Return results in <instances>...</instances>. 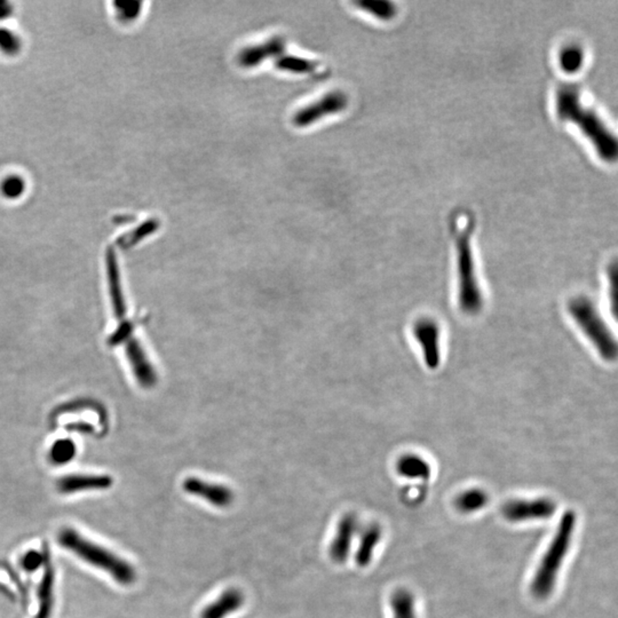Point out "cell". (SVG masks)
<instances>
[{
  "label": "cell",
  "mask_w": 618,
  "mask_h": 618,
  "mask_svg": "<svg viewBox=\"0 0 618 618\" xmlns=\"http://www.w3.org/2000/svg\"><path fill=\"white\" fill-rule=\"evenodd\" d=\"M76 449L74 443L69 440H60L52 446L49 458L54 464H65L74 458Z\"/></svg>",
  "instance_id": "obj_24"
},
{
  "label": "cell",
  "mask_w": 618,
  "mask_h": 618,
  "mask_svg": "<svg viewBox=\"0 0 618 618\" xmlns=\"http://www.w3.org/2000/svg\"><path fill=\"white\" fill-rule=\"evenodd\" d=\"M489 503V495L480 488L465 490L456 498V508L461 513L471 514L486 508Z\"/></svg>",
  "instance_id": "obj_18"
},
{
  "label": "cell",
  "mask_w": 618,
  "mask_h": 618,
  "mask_svg": "<svg viewBox=\"0 0 618 618\" xmlns=\"http://www.w3.org/2000/svg\"><path fill=\"white\" fill-rule=\"evenodd\" d=\"M503 515L510 522L548 520L557 512V504L552 499H513L503 506Z\"/></svg>",
  "instance_id": "obj_7"
},
{
  "label": "cell",
  "mask_w": 618,
  "mask_h": 618,
  "mask_svg": "<svg viewBox=\"0 0 618 618\" xmlns=\"http://www.w3.org/2000/svg\"><path fill=\"white\" fill-rule=\"evenodd\" d=\"M58 541L62 548L76 554L85 562L108 572L120 584L129 585L136 581V569L129 562L107 548L84 539L76 530L71 528L61 530Z\"/></svg>",
  "instance_id": "obj_5"
},
{
  "label": "cell",
  "mask_w": 618,
  "mask_h": 618,
  "mask_svg": "<svg viewBox=\"0 0 618 618\" xmlns=\"http://www.w3.org/2000/svg\"><path fill=\"white\" fill-rule=\"evenodd\" d=\"M284 51H285V39L281 36H275L271 39L266 40L265 43L242 49L238 54L237 61L243 68H253L269 58L273 56L278 58L283 54Z\"/></svg>",
  "instance_id": "obj_11"
},
{
  "label": "cell",
  "mask_w": 618,
  "mask_h": 618,
  "mask_svg": "<svg viewBox=\"0 0 618 618\" xmlns=\"http://www.w3.org/2000/svg\"><path fill=\"white\" fill-rule=\"evenodd\" d=\"M131 333H132V324L124 323L117 330L116 335H114V337L111 338V342H114L115 345L120 344V342H124L131 335Z\"/></svg>",
  "instance_id": "obj_31"
},
{
  "label": "cell",
  "mask_w": 618,
  "mask_h": 618,
  "mask_svg": "<svg viewBox=\"0 0 618 618\" xmlns=\"http://www.w3.org/2000/svg\"><path fill=\"white\" fill-rule=\"evenodd\" d=\"M1 193L7 198H18L25 191V181L20 176H8L1 182Z\"/></svg>",
  "instance_id": "obj_27"
},
{
  "label": "cell",
  "mask_w": 618,
  "mask_h": 618,
  "mask_svg": "<svg viewBox=\"0 0 618 618\" xmlns=\"http://www.w3.org/2000/svg\"><path fill=\"white\" fill-rule=\"evenodd\" d=\"M555 105L559 117L576 124L590 139L600 157L612 162L617 156V141L599 115L581 100L579 87L565 84L558 89Z\"/></svg>",
  "instance_id": "obj_2"
},
{
  "label": "cell",
  "mask_w": 618,
  "mask_h": 618,
  "mask_svg": "<svg viewBox=\"0 0 618 618\" xmlns=\"http://www.w3.org/2000/svg\"><path fill=\"white\" fill-rule=\"evenodd\" d=\"M45 560H46V555L44 557L43 554L38 551H29L28 553H25L22 557L21 566L25 572H34L43 566Z\"/></svg>",
  "instance_id": "obj_28"
},
{
  "label": "cell",
  "mask_w": 618,
  "mask_h": 618,
  "mask_svg": "<svg viewBox=\"0 0 618 618\" xmlns=\"http://www.w3.org/2000/svg\"><path fill=\"white\" fill-rule=\"evenodd\" d=\"M357 532L359 520L355 514L348 513L340 519L335 539L330 545L329 554L333 562L339 565L346 562Z\"/></svg>",
  "instance_id": "obj_10"
},
{
  "label": "cell",
  "mask_w": 618,
  "mask_h": 618,
  "mask_svg": "<svg viewBox=\"0 0 618 618\" xmlns=\"http://www.w3.org/2000/svg\"><path fill=\"white\" fill-rule=\"evenodd\" d=\"M576 523L577 517L574 510H567L560 519L555 535L541 558L532 581V592L536 598L545 599L553 592L563 561L569 552Z\"/></svg>",
  "instance_id": "obj_3"
},
{
  "label": "cell",
  "mask_w": 618,
  "mask_h": 618,
  "mask_svg": "<svg viewBox=\"0 0 618 618\" xmlns=\"http://www.w3.org/2000/svg\"><path fill=\"white\" fill-rule=\"evenodd\" d=\"M182 488L189 495L200 497L218 508H229L235 499L234 492L227 486L198 477H187L182 483Z\"/></svg>",
  "instance_id": "obj_9"
},
{
  "label": "cell",
  "mask_w": 618,
  "mask_h": 618,
  "mask_svg": "<svg viewBox=\"0 0 618 618\" xmlns=\"http://www.w3.org/2000/svg\"><path fill=\"white\" fill-rule=\"evenodd\" d=\"M412 337L418 344L425 366L428 369H437L442 359V333L440 324L432 317H420L412 324Z\"/></svg>",
  "instance_id": "obj_6"
},
{
  "label": "cell",
  "mask_w": 618,
  "mask_h": 618,
  "mask_svg": "<svg viewBox=\"0 0 618 618\" xmlns=\"http://www.w3.org/2000/svg\"><path fill=\"white\" fill-rule=\"evenodd\" d=\"M127 356L139 384L145 388L154 387L157 382V375L154 366L148 360L145 351L136 340L129 342L127 346Z\"/></svg>",
  "instance_id": "obj_12"
},
{
  "label": "cell",
  "mask_w": 618,
  "mask_h": 618,
  "mask_svg": "<svg viewBox=\"0 0 618 618\" xmlns=\"http://www.w3.org/2000/svg\"><path fill=\"white\" fill-rule=\"evenodd\" d=\"M20 49V40L7 29L0 30V49L5 53H15Z\"/></svg>",
  "instance_id": "obj_30"
},
{
  "label": "cell",
  "mask_w": 618,
  "mask_h": 618,
  "mask_svg": "<svg viewBox=\"0 0 618 618\" xmlns=\"http://www.w3.org/2000/svg\"><path fill=\"white\" fill-rule=\"evenodd\" d=\"M355 5L378 19L391 20L397 14V7L387 0H356Z\"/></svg>",
  "instance_id": "obj_21"
},
{
  "label": "cell",
  "mask_w": 618,
  "mask_h": 618,
  "mask_svg": "<svg viewBox=\"0 0 618 618\" xmlns=\"http://www.w3.org/2000/svg\"><path fill=\"white\" fill-rule=\"evenodd\" d=\"M397 474L409 480L427 481L432 477V466L424 457L416 453H406L397 459Z\"/></svg>",
  "instance_id": "obj_15"
},
{
  "label": "cell",
  "mask_w": 618,
  "mask_h": 618,
  "mask_svg": "<svg viewBox=\"0 0 618 618\" xmlns=\"http://www.w3.org/2000/svg\"><path fill=\"white\" fill-rule=\"evenodd\" d=\"M391 607L393 618H417L415 597L409 590L395 591L392 596Z\"/></svg>",
  "instance_id": "obj_19"
},
{
  "label": "cell",
  "mask_w": 618,
  "mask_h": 618,
  "mask_svg": "<svg viewBox=\"0 0 618 618\" xmlns=\"http://www.w3.org/2000/svg\"><path fill=\"white\" fill-rule=\"evenodd\" d=\"M275 65L280 70L289 71V72H295V74H309V72H314L316 70L318 62L304 59V58H299V56L282 54L275 60Z\"/></svg>",
  "instance_id": "obj_20"
},
{
  "label": "cell",
  "mask_w": 618,
  "mask_h": 618,
  "mask_svg": "<svg viewBox=\"0 0 618 618\" xmlns=\"http://www.w3.org/2000/svg\"><path fill=\"white\" fill-rule=\"evenodd\" d=\"M348 98L342 91H333L321 98L318 101L299 109L293 116V124L297 127H309L316 123L321 118L329 115L338 114L346 109Z\"/></svg>",
  "instance_id": "obj_8"
},
{
  "label": "cell",
  "mask_w": 618,
  "mask_h": 618,
  "mask_svg": "<svg viewBox=\"0 0 618 618\" xmlns=\"http://www.w3.org/2000/svg\"><path fill=\"white\" fill-rule=\"evenodd\" d=\"M453 220L455 225L452 228L455 229L457 250V304L463 314L475 316L483 309L484 295L472 246L474 220L465 213L456 216Z\"/></svg>",
  "instance_id": "obj_1"
},
{
  "label": "cell",
  "mask_w": 618,
  "mask_h": 618,
  "mask_svg": "<svg viewBox=\"0 0 618 618\" xmlns=\"http://www.w3.org/2000/svg\"><path fill=\"white\" fill-rule=\"evenodd\" d=\"M607 277H608L609 302L612 304V311L615 313L617 308V267L615 262L608 268Z\"/></svg>",
  "instance_id": "obj_29"
},
{
  "label": "cell",
  "mask_w": 618,
  "mask_h": 618,
  "mask_svg": "<svg viewBox=\"0 0 618 618\" xmlns=\"http://www.w3.org/2000/svg\"><path fill=\"white\" fill-rule=\"evenodd\" d=\"M584 62V52L577 45H568L560 51V67L566 72H576Z\"/></svg>",
  "instance_id": "obj_22"
},
{
  "label": "cell",
  "mask_w": 618,
  "mask_h": 618,
  "mask_svg": "<svg viewBox=\"0 0 618 618\" xmlns=\"http://www.w3.org/2000/svg\"><path fill=\"white\" fill-rule=\"evenodd\" d=\"M38 600H39V607H38L37 615L34 618H51L53 603H54V569L47 553L45 560V572L38 591Z\"/></svg>",
  "instance_id": "obj_17"
},
{
  "label": "cell",
  "mask_w": 618,
  "mask_h": 618,
  "mask_svg": "<svg viewBox=\"0 0 618 618\" xmlns=\"http://www.w3.org/2000/svg\"><path fill=\"white\" fill-rule=\"evenodd\" d=\"M120 19L124 22L136 20L141 13V1H120L115 4Z\"/></svg>",
  "instance_id": "obj_26"
},
{
  "label": "cell",
  "mask_w": 618,
  "mask_h": 618,
  "mask_svg": "<svg viewBox=\"0 0 618 618\" xmlns=\"http://www.w3.org/2000/svg\"><path fill=\"white\" fill-rule=\"evenodd\" d=\"M245 603V597L238 588H228L221 596L203 609L200 618H227L240 610Z\"/></svg>",
  "instance_id": "obj_13"
},
{
  "label": "cell",
  "mask_w": 618,
  "mask_h": 618,
  "mask_svg": "<svg viewBox=\"0 0 618 618\" xmlns=\"http://www.w3.org/2000/svg\"><path fill=\"white\" fill-rule=\"evenodd\" d=\"M158 227H160V221H157L156 219H150V220H148V221H146L143 225L136 228V231L129 233V234L125 237L123 245L131 246L139 243V242L143 240L146 236L151 235L153 233L157 231Z\"/></svg>",
  "instance_id": "obj_25"
},
{
  "label": "cell",
  "mask_w": 618,
  "mask_h": 618,
  "mask_svg": "<svg viewBox=\"0 0 618 618\" xmlns=\"http://www.w3.org/2000/svg\"><path fill=\"white\" fill-rule=\"evenodd\" d=\"M112 484L111 477L107 475H67L58 482V489L62 494L105 490Z\"/></svg>",
  "instance_id": "obj_14"
},
{
  "label": "cell",
  "mask_w": 618,
  "mask_h": 618,
  "mask_svg": "<svg viewBox=\"0 0 618 618\" xmlns=\"http://www.w3.org/2000/svg\"><path fill=\"white\" fill-rule=\"evenodd\" d=\"M382 527L373 523L366 527L362 532H361L360 541H359V548H357L356 555H355V561L360 567L369 566L373 559L375 548L378 546L379 543L382 541Z\"/></svg>",
  "instance_id": "obj_16"
},
{
  "label": "cell",
  "mask_w": 618,
  "mask_h": 618,
  "mask_svg": "<svg viewBox=\"0 0 618 618\" xmlns=\"http://www.w3.org/2000/svg\"><path fill=\"white\" fill-rule=\"evenodd\" d=\"M10 7H8V4L6 3H0V18L1 16H6L10 12Z\"/></svg>",
  "instance_id": "obj_32"
},
{
  "label": "cell",
  "mask_w": 618,
  "mask_h": 618,
  "mask_svg": "<svg viewBox=\"0 0 618 618\" xmlns=\"http://www.w3.org/2000/svg\"><path fill=\"white\" fill-rule=\"evenodd\" d=\"M570 318L588 339L603 360L612 362L617 356V342L608 322L586 295H576L567 304Z\"/></svg>",
  "instance_id": "obj_4"
},
{
  "label": "cell",
  "mask_w": 618,
  "mask_h": 618,
  "mask_svg": "<svg viewBox=\"0 0 618 618\" xmlns=\"http://www.w3.org/2000/svg\"><path fill=\"white\" fill-rule=\"evenodd\" d=\"M109 277H110L111 295L114 297L115 309L118 316L125 315V302L120 291V276H118L117 265L112 255H109Z\"/></svg>",
  "instance_id": "obj_23"
}]
</instances>
